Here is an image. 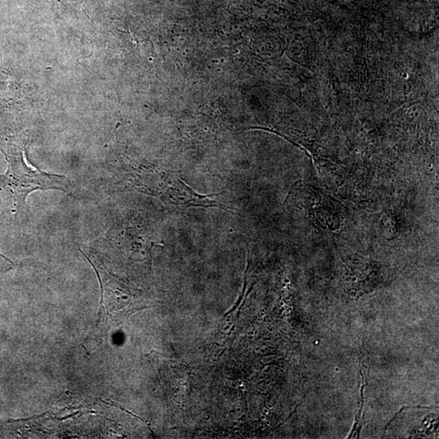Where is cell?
Returning <instances> with one entry per match:
<instances>
[{"mask_svg": "<svg viewBox=\"0 0 439 439\" xmlns=\"http://www.w3.org/2000/svg\"><path fill=\"white\" fill-rule=\"evenodd\" d=\"M25 142L18 139L9 144L5 152L7 170L0 176V190L8 194L11 204L17 209L25 204L27 196L37 190H59L67 191L70 183L61 175L49 174L27 165L24 159Z\"/></svg>", "mask_w": 439, "mask_h": 439, "instance_id": "1", "label": "cell"}, {"mask_svg": "<svg viewBox=\"0 0 439 439\" xmlns=\"http://www.w3.org/2000/svg\"><path fill=\"white\" fill-rule=\"evenodd\" d=\"M13 266V263L7 259L4 255L0 254V272L10 270Z\"/></svg>", "mask_w": 439, "mask_h": 439, "instance_id": "2", "label": "cell"}]
</instances>
